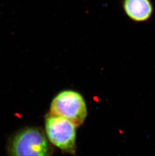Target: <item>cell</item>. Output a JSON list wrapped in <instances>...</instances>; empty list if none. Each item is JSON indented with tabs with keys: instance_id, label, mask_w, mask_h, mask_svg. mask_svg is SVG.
<instances>
[{
	"instance_id": "cell-1",
	"label": "cell",
	"mask_w": 155,
	"mask_h": 156,
	"mask_svg": "<svg viewBox=\"0 0 155 156\" xmlns=\"http://www.w3.org/2000/svg\"><path fill=\"white\" fill-rule=\"evenodd\" d=\"M9 152L13 156H49L51 155L52 149L41 129L28 128L14 137Z\"/></svg>"
},
{
	"instance_id": "cell-2",
	"label": "cell",
	"mask_w": 155,
	"mask_h": 156,
	"mask_svg": "<svg viewBox=\"0 0 155 156\" xmlns=\"http://www.w3.org/2000/svg\"><path fill=\"white\" fill-rule=\"evenodd\" d=\"M50 114L66 118L78 127L86 119L87 110L84 99L79 93L65 90L59 93L53 99Z\"/></svg>"
},
{
	"instance_id": "cell-3",
	"label": "cell",
	"mask_w": 155,
	"mask_h": 156,
	"mask_svg": "<svg viewBox=\"0 0 155 156\" xmlns=\"http://www.w3.org/2000/svg\"><path fill=\"white\" fill-rule=\"evenodd\" d=\"M45 126L46 135L51 144L66 153L75 154V124L66 118L50 113L46 117Z\"/></svg>"
},
{
	"instance_id": "cell-4",
	"label": "cell",
	"mask_w": 155,
	"mask_h": 156,
	"mask_svg": "<svg viewBox=\"0 0 155 156\" xmlns=\"http://www.w3.org/2000/svg\"><path fill=\"white\" fill-rule=\"evenodd\" d=\"M122 8L127 16L135 22L148 20L153 12L150 0H123Z\"/></svg>"
}]
</instances>
